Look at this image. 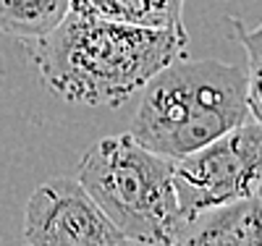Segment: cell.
I'll return each mask as SVG.
<instances>
[{
	"label": "cell",
	"instance_id": "cell-1",
	"mask_svg": "<svg viewBox=\"0 0 262 246\" xmlns=\"http://www.w3.org/2000/svg\"><path fill=\"white\" fill-rule=\"evenodd\" d=\"M186 42V27H144L71 8L55 29L27 39V53L55 97L118 107L184 58Z\"/></svg>",
	"mask_w": 262,
	"mask_h": 246
},
{
	"label": "cell",
	"instance_id": "cell-2",
	"mask_svg": "<svg viewBox=\"0 0 262 246\" xmlns=\"http://www.w3.org/2000/svg\"><path fill=\"white\" fill-rule=\"evenodd\" d=\"M249 118L244 69L184 55L144 84L128 133L147 149L181 160Z\"/></svg>",
	"mask_w": 262,
	"mask_h": 246
},
{
	"label": "cell",
	"instance_id": "cell-3",
	"mask_svg": "<svg viewBox=\"0 0 262 246\" xmlns=\"http://www.w3.org/2000/svg\"><path fill=\"white\" fill-rule=\"evenodd\" d=\"M173 168L176 160L121 133L86 149L76 178L128 241L170 246L184 226Z\"/></svg>",
	"mask_w": 262,
	"mask_h": 246
},
{
	"label": "cell",
	"instance_id": "cell-4",
	"mask_svg": "<svg viewBox=\"0 0 262 246\" xmlns=\"http://www.w3.org/2000/svg\"><path fill=\"white\" fill-rule=\"evenodd\" d=\"M173 184L184 220L257 196L262 184V126L249 118L176 160Z\"/></svg>",
	"mask_w": 262,
	"mask_h": 246
},
{
	"label": "cell",
	"instance_id": "cell-5",
	"mask_svg": "<svg viewBox=\"0 0 262 246\" xmlns=\"http://www.w3.org/2000/svg\"><path fill=\"white\" fill-rule=\"evenodd\" d=\"M29 246H128V238L79 178H48L24 210Z\"/></svg>",
	"mask_w": 262,
	"mask_h": 246
},
{
	"label": "cell",
	"instance_id": "cell-6",
	"mask_svg": "<svg viewBox=\"0 0 262 246\" xmlns=\"http://www.w3.org/2000/svg\"><path fill=\"white\" fill-rule=\"evenodd\" d=\"M170 246H262V205L252 196L205 210L184 220Z\"/></svg>",
	"mask_w": 262,
	"mask_h": 246
},
{
	"label": "cell",
	"instance_id": "cell-7",
	"mask_svg": "<svg viewBox=\"0 0 262 246\" xmlns=\"http://www.w3.org/2000/svg\"><path fill=\"white\" fill-rule=\"evenodd\" d=\"M74 0H0V32L18 39H37L55 29Z\"/></svg>",
	"mask_w": 262,
	"mask_h": 246
},
{
	"label": "cell",
	"instance_id": "cell-8",
	"mask_svg": "<svg viewBox=\"0 0 262 246\" xmlns=\"http://www.w3.org/2000/svg\"><path fill=\"white\" fill-rule=\"evenodd\" d=\"M236 39L247 53V86H249V107L252 118L262 126V24L257 29H247L238 18H231Z\"/></svg>",
	"mask_w": 262,
	"mask_h": 246
},
{
	"label": "cell",
	"instance_id": "cell-9",
	"mask_svg": "<svg viewBox=\"0 0 262 246\" xmlns=\"http://www.w3.org/2000/svg\"><path fill=\"white\" fill-rule=\"evenodd\" d=\"M71 8L105 16V18H116V21H128V24L160 27L149 0H74Z\"/></svg>",
	"mask_w": 262,
	"mask_h": 246
},
{
	"label": "cell",
	"instance_id": "cell-10",
	"mask_svg": "<svg viewBox=\"0 0 262 246\" xmlns=\"http://www.w3.org/2000/svg\"><path fill=\"white\" fill-rule=\"evenodd\" d=\"M160 27H184V0H149Z\"/></svg>",
	"mask_w": 262,
	"mask_h": 246
},
{
	"label": "cell",
	"instance_id": "cell-11",
	"mask_svg": "<svg viewBox=\"0 0 262 246\" xmlns=\"http://www.w3.org/2000/svg\"><path fill=\"white\" fill-rule=\"evenodd\" d=\"M128 246H163V243H137V241H128Z\"/></svg>",
	"mask_w": 262,
	"mask_h": 246
},
{
	"label": "cell",
	"instance_id": "cell-12",
	"mask_svg": "<svg viewBox=\"0 0 262 246\" xmlns=\"http://www.w3.org/2000/svg\"><path fill=\"white\" fill-rule=\"evenodd\" d=\"M257 202L262 205V184H259V189H257Z\"/></svg>",
	"mask_w": 262,
	"mask_h": 246
},
{
	"label": "cell",
	"instance_id": "cell-13",
	"mask_svg": "<svg viewBox=\"0 0 262 246\" xmlns=\"http://www.w3.org/2000/svg\"><path fill=\"white\" fill-rule=\"evenodd\" d=\"M18 246H29V243H18Z\"/></svg>",
	"mask_w": 262,
	"mask_h": 246
}]
</instances>
